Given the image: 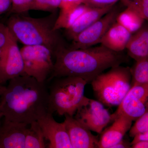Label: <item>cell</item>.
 <instances>
[{
  "label": "cell",
  "instance_id": "1",
  "mask_svg": "<svg viewBox=\"0 0 148 148\" xmlns=\"http://www.w3.org/2000/svg\"><path fill=\"white\" fill-rule=\"evenodd\" d=\"M122 52L113 51L101 45L78 49L63 46L54 52L53 71L47 82L54 78L69 76L91 82L105 70L128 62V56Z\"/></svg>",
  "mask_w": 148,
  "mask_h": 148
},
{
  "label": "cell",
  "instance_id": "2",
  "mask_svg": "<svg viewBox=\"0 0 148 148\" xmlns=\"http://www.w3.org/2000/svg\"><path fill=\"white\" fill-rule=\"evenodd\" d=\"M0 97L4 119L28 125L47 112L49 92L45 82L25 75L15 77Z\"/></svg>",
  "mask_w": 148,
  "mask_h": 148
},
{
  "label": "cell",
  "instance_id": "3",
  "mask_svg": "<svg viewBox=\"0 0 148 148\" xmlns=\"http://www.w3.org/2000/svg\"><path fill=\"white\" fill-rule=\"evenodd\" d=\"M58 14L56 12L44 17L34 18L12 14L6 25L17 41L24 45L45 46L54 54L58 48L66 46L58 30L54 29Z\"/></svg>",
  "mask_w": 148,
  "mask_h": 148
},
{
  "label": "cell",
  "instance_id": "4",
  "mask_svg": "<svg viewBox=\"0 0 148 148\" xmlns=\"http://www.w3.org/2000/svg\"><path fill=\"white\" fill-rule=\"evenodd\" d=\"M50 81L48 88V112L73 116L84 99L87 82L79 77L69 76L54 78Z\"/></svg>",
  "mask_w": 148,
  "mask_h": 148
},
{
  "label": "cell",
  "instance_id": "5",
  "mask_svg": "<svg viewBox=\"0 0 148 148\" xmlns=\"http://www.w3.org/2000/svg\"><path fill=\"white\" fill-rule=\"evenodd\" d=\"M130 68L120 66L102 73L91 82L96 98L108 107L118 106L131 88Z\"/></svg>",
  "mask_w": 148,
  "mask_h": 148
},
{
  "label": "cell",
  "instance_id": "6",
  "mask_svg": "<svg viewBox=\"0 0 148 148\" xmlns=\"http://www.w3.org/2000/svg\"><path fill=\"white\" fill-rule=\"evenodd\" d=\"M25 75L46 82L53 71L52 51L45 46L24 45L20 49Z\"/></svg>",
  "mask_w": 148,
  "mask_h": 148
},
{
  "label": "cell",
  "instance_id": "7",
  "mask_svg": "<svg viewBox=\"0 0 148 148\" xmlns=\"http://www.w3.org/2000/svg\"><path fill=\"white\" fill-rule=\"evenodd\" d=\"M74 115L81 124L99 134L111 121V114L103 103L85 96Z\"/></svg>",
  "mask_w": 148,
  "mask_h": 148
},
{
  "label": "cell",
  "instance_id": "8",
  "mask_svg": "<svg viewBox=\"0 0 148 148\" xmlns=\"http://www.w3.org/2000/svg\"><path fill=\"white\" fill-rule=\"evenodd\" d=\"M121 10L115 7L98 19L89 27L79 34L73 40L69 48L85 49L100 43L101 39L116 21Z\"/></svg>",
  "mask_w": 148,
  "mask_h": 148
},
{
  "label": "cell",
  "instance_id": "9",
  "mask_svg": "<svg viewBox=\"0 0 148 148\" xmlns=\"http://www.w3.org/2000/svg\"><path fill=\"white\" fill-rule=\"evenodd\" d=\"M148 84L131 86L116 110L111 114V121L120 115L136 120L148 110Z\"/></svg>",
  "mask_w": 148,
  "mask_h": 148
},
{
  "label": "cell",
  "instance_id": "10",
  "mask_svg": "<svg viewBox=\"0 0 148 148\" xmlns=\"http://www.w3.org/2000/svg\"><path fill=\"white\" fill-rule=\"evenodd\" d=\"M25 75L21 51L11 33L9 41L0 56V84L3 85L15 77Z\"/></svg>",
  "mask_w": 148,
  "mask_h": 148
},
{
  "label": "cell",
  "instance_id": "11",
  "mask_svg": "<svg viewBox=\"0 0 148 148\" xmlns=\"http://www.w3.org/2000/svg\"><path fill=\"white\" fill-rule=\"evenodd\" d=\"M44 137L49 142L48 148H73L64 123L57 122L52 114L47 112L37 121Z\"/></svg>",
  "mask_w": 148,
  "mask_h": 148
},
{
  "label": "cell",
  "instance_id": "12",
  "mask_svg": "<svg viewBox=\"0 0 148 148\" xmlns=\"http://www.w3.org/2000/svg\"><path fill=\"white\" fill-rule=\"evenodd\" d=\"M64 122L73 148H98V140L73 116L65 115Z\"/></svg>",
  "mask_w": 148,
  "mask_h": 148
},
{
  "label": "cell",
  "instance_id": "13",
  "mask_svg": "<svg viewBox=\"0 0 148 148\" xmlns=\"http://www.w3.org/2000/svg\"><path fill=\"white\" fill-rule=\"evenodd\" d=\"M28 125L4 119L0 124V148H25Z\"/></svg>",
  "mask_w": 148,
  "mask_h": 148
},
{
  "label": "cell",
  "instance_id": "14",
  "mask_svg": "<svg viewBox=\"0 0 148 148\" xmlns=\"http://www.w3.org/2000/svg\"><path fill=\"white\" fill-rule=\"evenodd\" d=\"M112 125L103 131L98 141V148H111L123 139L132 125V120L120 115L114 120Z\"/></svg>",
  "mask_w": 148,
  "mask_h": 148
},
{
  "label": "cell",
  "instance_id": "15",
  "mask_svg": "<svg viewBox=\"0 0 148 148\" xmlns=\"http://www.w3.org/2000/svg\"><path fill=\"white\" fill-rule=\"evenodd\" d=\"M114 6L104 8L89 7L77 19L71 27L65 29L66 36L69 39L72 40H73L79 34L109 12Z\"/></svg>",
  "mask_w": 148,
  "mask_h": 148
},
{
  "label": "cell",
  "instance_id": "16",
  "mask_svg": "<svg viewBox=\"0 0 148 148\" xmlns=\"http://www.w3.org/2000/svg\"><path fill=\"white\" fill-rule=\"evenodd\" d=\"M132 34L116 21L101 39V45L116 52L125 49Z\"/></svg>",
  "mask_w": 148,
  "mask_h": 148
},
{
  "label": "cell",
  "instance_id": "17",
  "mask_svg": "<svg viewBox=\"0 0 148 148\" xmlns=\"http://www.w3.org/2000/svg\"><path fill=\"white\" fill-rule=\"evenodd\" d=\"M127 54L135 61L148 58V28L145 25L133 33L126 45Z\"/></svg>",
  "mask_w": 148,
  "mask_h": 148
},
{
  "label": "cell",
  "instance_id": "18",
  "mask_svg": "<svg viewBox=\"0 0 148 148\" xmlns=\"http://www.w3.org/2000/svg\"><path fill=\"white\" fill-rule=\"evenodd\" d=\"M89 8V7L82 4L73 8L61 9L56 20L54 29L59 31L69 29Z\"/></svg>",
  "mask_w": 148,
  "mask_h": 148
},
{
  "label": "cell",
  "instance_id": "19",
  "mask_svg": "<svg viewBox=\"0 0 148 148\" xmlns=\"http://www.w3.org/2000/svg\"><path fill=\"white\" fill-rule=\"evenodd\" d=\"M145 19L133 9L130 7L121 11L116 18V22L124 27L131 34L140 29Z\"/></svg>",
  "mask_w": 148,
  "mask_h": 148
},
{
  "label": "cell",
  "instance_id": "20",
  "mask_svg": "<svg viewBox=\"0 0 148 148\" xmlns=\"http://www.w3.org/2000/svg\"><path fill=\"white\" fill-rule=\"evenodd\" d=\"M25 134V148L47 147L42 130L38 123L34 121L29 124Z\"/></svg>",
  "mask_w": 148,
  "mask_h": 148
},
{
  "label": "cell",
  "instance_id": "21",
  "mask_svg": "<svg viewBox=\"0 0 148 148\" xmlns=\"http://www.w3.org/2000/svg\"><path fill=\"white\" fill-rule=\"evenodd\" d=\"M130 70L131 87L148 84V58L136 61Z\"/></svg>",
  "mask_w": 148,
  "mask_h": 148
},
{
  "label": "cell",
  "instance_id": "22",
  "mask_svg": "<svg viewBox=\"0 0 148 148\" xmlns=\"http://www.w3.org/2000/svg\"><path fill=\"white\" fill-rule=\"evenodd\" d=\"M61 0H34L31 10H40L52 13L59 8Z\"/></svg>",
  "mask_w": 148,
  "mask_h": 148
},
{
  "label": "cell",
  "instance_id": "23",
  "mask_svg": "<svg viewBox=\"0 0 148 148\" xmlns=\"http://www.w3.org/2000/svg\"><path fill=\"white\" fill-rule=\"evenodd\" d=\"M123 5L133 9L145 20L148 18V0H121Z\"/></svg>",
  "mask_w": 148,
  "mask_h": 148
},
{
  "label": "cell",
  "instance_id": "24",
  "mask_svg": "<svg viewBox=\"0 0 148 148\" xmlns=\"http://www.w3.org/2000/svg\"><path fill=\"white\" fill-rule=\"evenodd\" d=\"M148 131V111L138 118L134 125L130 129L129 135L133 138L136 134Z\"/></svg>",
  "mask_w": 148,
  "mask_h": 148
},
{
  "label": "cell",
  "instance_id": "25",
  "mask_svg": "<svg viewBox=\"0 0 148 148\" xmlns=\"http://www.w3.org/2000/svg\"><path fill=\"white\" fill-rule=\"evenodd\" d=\"M34 0H11L9 11L11 14H24L31 10Z\"/></svg>",
  "mask_w": 148,
  "mask_h": 148
},
{
  "label": "cell",
  "instance_id": "26",
  "mask_svg": "<svg viewBox=\"0 0 148 148\" xmlns=\"http://www.w3.org/2000/svg\"><path fill=\"white\" fill-rule=\"evenodd\" d=\"M121 0H82V4L91 8H104L114 5Z\"/></svg>",
  "mask_w": 148,
  "mask_h": 148
},
{
  "label": "cell",
  "instance_id": "27",
  "mask_svg": "<svg viewBox=\"0 0 148 148\" xmlns=\"http://www.w3.org/2000/svg\"><path fill=\"white\" fill-rule=\"evenodd\" d=\"M11 33L7 25L0 23V56L9 41Z\"/></svg>",
  "mask_w": 148,
  "mask_h": 148
},
{
  "label": "cell",
  "instance_id": "28",
  "mask_svg": "<svg viewBox=\"0 0 148 148\" xmlns=\"http://www.w3.org/2000/svg\"><path fill=\"white\" fill-rule=\"evenodd\" d=\"M82 4V0H61L59 8L67 9L75 7Z\"/></svg>",
  "mask_w": 148,
  "mask_h": 148
},
{
  "label": "cell",
  "instance_id": "29",
  "mask_svg": "<svg viewBox=\"0 0 148 148\" xmlns=\"http://www.w3.org/2000/svg\"><path fill=\"white\" fill-rule=\"evenodd\" d=\"M133 138V140L130 143V146L141 141H148V131L136 134Z\"/></svg>",
  "mask_w": 148,
  "mask_h": 148
},
{
  "label": "cell",
  "instance_id": "30",
  "mask_svg": "<svg viewBox=\"0 0 148 148\" xmlns=\"http://www.w3.org/2000/svg\"><path fill=\"white\" fill-rule=\"evenodd\" d=\"M11 5V0H0V15L9 11Z\"/></svg>",
  "mask_w": 148,
  "mask_h": 148
},
{
  "label": "cell",
  "instance_id": "31",
  "mask_svg": "<svg viewBox=\"0 0 148 148\" xmlns=\"http://www.w3.org/2000/svg\"><path fill=\"white\" fill-rule=\"evenodd\" d=\"M131 148L130 143H127L123 139L119 143H117L114 145L111 148Z\"/></svg>",
  "mask_w": 148,
  "mask_h": 148
},
{
  "label": "cell",
  "instance_id": "32",
  "mask_svg": "<svg viewBox=\"0 0 148 148\" xmlns=\"http://www.w3.org/2000/svg\"><path fill=\"white\" fill-rule=\"evenodd\" d=\"M133 148H148V141H141L133 144L131 146Z\"/></svg>",
  "mask_w": 148,
  "mask_h": 148
},
{
  "label": "cell",
  "instance_id": "33",
  "mask_svg": "<svg viewBox=\"0 0 148 148\" xmlns=\"http://www.w3.org/2000/svg\"><path fill=\"white\" fill-rule=\"evenodd\" d=\"M6 88V86H4L3 84H0V97Z\"/></svg>",
  "mask_w": 148,
  "mask_h": 148
},
{
  "label": "cell",
  "instance_id": "34",
  "mask_svg": "<svg viewBox=\"0 0 148 148\" xmlns=\"http://www.w3.org/2000/svg\"><path fill=\"white\" fill-rule=\"evenodd\" d=\"M3 117V115L2 113L1 112V110H0V124L1 123V119L2 118V117Z\"/></svg>",
  "mask_w": 148,
  "mask_h": 148
}]
</instances>
